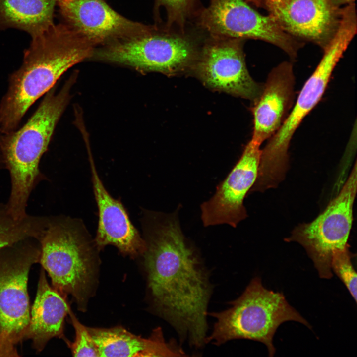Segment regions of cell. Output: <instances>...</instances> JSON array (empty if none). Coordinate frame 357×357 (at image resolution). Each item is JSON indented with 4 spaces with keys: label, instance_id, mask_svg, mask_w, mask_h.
I'll list each match as a JSON object with an SVG mask.
<instances>
[{
    "label": "cell",
    "instance_id": "25",
    "mask_svg": "<svg viewBox=\"0 0 357 357\" xmlns=\"http://www.w3.org/2000/svg\"><path fill=\"white\" fill-rule=\"evenodd\" d=\"M3 165V162L2 156H1L0 151V168L1 167H2V166Z\"/></svg>",
    "mask_w": 357,
    "mask_h": 357
},
{
    "label": "cell",
    "instance_id": "21",
    "mask_svg": "<svg viewBox=\"0 0 357 357\" xmlns=\"http://www.w3.org/2000/svg\"><path fill=\"white\" fill-rule=\"evenodd\" d=\"M353 255L349 249V246L344 249L333 252L331 268L340 279L348 290L355 302L357 297V273L352 263Z\"/></svg>",
    "mask_w": 357,
    "mask_h": 357
},
{
    "label": "cell",
    "instance_id": "8",
    "mask_svg": "<svg viewBox=\"0 0 357 357\" xmlns=\"http://www.w3.org/2000/svg\"><path fill=\"white\" fill-rule=\"evenodd\" d=\"M40 254L34 238L0 250V357L19 356L16 346L24 339L30 320L29 272Z\"/></svg>",
    "mask_w": 357,
    "mask_h": 357
},
{
    "label": "cell",
    "instance_id": "17",
    "mask_svg": "<svg viewBox=\"0 0 357 357\" xmlns=\"http://www.w3.org/2000/svg\"><path fill=\"white\" fill-rule=\"evenodd\" d=\"M100 357H181L182 349L174 341L167 342L160 328L148 338L129 332L121 327H87Z\"/></svg>",
    "mask_w": 357,
    "mask_h": 357
},
{
    "label": "cell",
    "instance_id": "9",
    "mask_svg": "<svg viewBox=\"0 0 357 357\" xmlns=\"http://www.w3.org/2000/svg\"><path fill=\"white\" fill-rule=\"evenodd\" d=\"M357 184L355 163L341 190L325 209L313 221L296 227L285 239L297 242L305 248L321 278L330 279L333 276V251L349 246Z\"/></svg>",
    "mask_w": 357,
    "mask_h": 357
},
{
    "label": "cell",
    "instance_id": "12",
    "mask_svg": "<svg viewBox=\"0 0 357 357\" xmlns=\"http://www.w3.org/2000/svg\"><path fill=\"white\" fill-rule=\"evenodd\" d=\"M251 140L236 165L217 187L214 195L201 205L205 227L228 224L235 228L247 217L243 205L257 177L261 150Z\"/></svg>",
    "mask_w": 357,
    "mask_h": 357
},
{
    "label": "cell",
    "instance_id": "2",
    "mask_svg": "<svg viewBox=\"0 0 357 357\" xmlns=\"http://www.w3.org/2000/svg\"><path fill=\"white\" fill-rule=\"evenodd\" d=\"M20 67L12 73L0 102V133L18 128L30 107L68 69L91 58L95 46L66 24H54L34 36Z\"/></svg>",
    "mask_w": 357,
    "mask_h": 357
},
{
    "label": "cell",
    "instance_id": "26",
    "mask_svg": "<svg viewBox=\"0 0 357 357\" xmlns=\"http://www.w3.org/2000/svg\"><path fill=\"white\" fill-rule=\"evenodd\" d=\"M252 0V1H258L259 0Z\"/></svg>",
    "mask_w": 357,
    "mask_h": 357
},
{
    "label": "cell",
    "instance_id": "10",
    "mask_svg": "<svg viewBox=\"0 0 357 357\" xmlns=\"http://www.w3.org/2000/svg\"><path fill=\"white\" fill-rule=\"evenodd\" d=\"M211 37L257 39L270 42L295 58L298 46L270 16L261 15L244 0H210L199 18Z\"/></svg>",
    "mask_w": 357,
    "mask_h": 357
},
{
    "label": "cell",
    "instance_id": "11",
    "mask_svg": "<svg viewBox=\"0 0 357 357\" xmlns=\"http://www.w3.org/2000/svg\"><path fill=\"white\" fill-rule=\"evenodd\" d=\"M191 68L207 86L253 102L263 89L248 72L241 39L211 37Z\"/></svg>",
    "mask_w": 357,
    "mask_h": 357
},
{
    "label": "cell",
    "instance_id": "19",
    "mask_svg": "<svg viewBox=\"0 0 357 357\" xmlns=\"http://www.w3.org/2000/svg\"><path fill=\"white\" fill-rule=\"evenodd\" d=\"M56 0H0V29L12 28L32 37L52 26Z\"/></svg>",
    "mask_w": 357,
    "mask_h": 357
},
{
    "label": "cell",
    "instance_id": "4",
    "mask_svg": "<svg viewBox=\"0 0 357 357\" xmlns=\"http://www.w3.org/2000/svg\"><path fill=\"white\" fill-rule=\"evenodd\" d=\"M38 241L39 262L53 287L63 296L71 295L84 307L94 283L95 253L83 225L66 217H49Z\"/></svg>",
    "mask_w": 357,
    "mask_h": 357
},
{
    "label": "cell",
    "instance_id": "7",
    "mask_svg": "<svg viewBox=\"0 0 357 357\" xmlns=\"http://www.w3.org/2000/svg\"><path fill=\"white\" fill-rule=\"evenodd\" d=\"M198 52L194 41L184 32L151 26L143 33L95 49L91 58L129 66L142 73L171 75L191 67Z\"/></svg>",
    "mask_w": 357,
    "mask_h": 357
},
{
    "label": "cell",
    "instance_id": "13",
    "mask_svg": "<svg viewBox=\"0 0 357 357\" xmlns=\"http://www.w3.org/2000/svg\"><path fill=\"white\" fill-rule=\"evenodd\" d=\"M66 24L95 46L132 37L151 26L128 19L103 0H56Z\"/></svg>",
    "mask_w": 357,
    "mask_h": 357
},
{
    "label": "cell",
    "instance_id": "18",
    "mask_svg": "<svg viewBox=\"0 0 357 357\" xmlns=\"http://www.w3.org/2000/svg\"><path fill=\"white\" fill-rule=\"evenodd\" d=\"M69 311L63 296L49 285L42 268L24 339H31L33 347L41 352L50 339L63 337L64 318Z\"/></svg>",
    "mask_w": 357,
    "mask_h": 357
},
{
    "label": "cell",
    "instance_id": "24",
    "mask_svg": "<svg viewBox=\"0 0 357 357\" xmlns=\"http://www.w3.org/2000/svg\"><path fill=\"white\" fill-rule=\"evenodd\" d=\"M334 6L338 8L341 5L352 3L355 0H328Z\"/></svg>",
    "mask_w": 357,
    "mask_h": 357
},
{
    "label": "cell",
    "instance_id": "16",
    "mask_svg": "<svg viewBox=\"0 0 357 357\" xmlns=\"http://www.w3.org/2000/svg\"><path fill=\"white\" fill-rule=\"evenodd\" d=\"M92 180L99 211L95 246L102 249L108 245L116 246L121 253L135 257L143 254L145 242L132 224L121 203L107 191L90 155Z\"/></svg>",
    "mask_w": 357,
    "mask_h": 357
},
{
    "label": "cell",
    "instance_id": "22",
    "mask_svg": "<svg viewBox=\"0 0 357 357\" xmlns=\"http://www.w3.org/2000/svg\"><path fill=\"white\" fill-rule=\"evenodd\" d=\"M196 0H155L156 8L163 7L167 12V28L176 25L184 31L187 19L189 16Z\"/></svg>",
    "mask_w": 357,
    "mask_h": 357
},
{
    "label": "cell",
    "instance_id": "3",
    "mask_svg": "<svg viewBox=\"0 0 357 357\" xmlns=\"http://www.w3.org/2000/svg\"><path fill=\"white\" fill-rule=\"evenodd\" d=\"M76 77L75 73L70 76L58 92L56 93L55 86L47 92L22 127L6 134L0 133V151L11 179L10 194L6 205L16 219L28 215L26 208L29 196L43 177L39 167L41 158L69 102Z\"/></svg>",
    "mask_w": 357,
    "mask_h": 357
},
{
    "label": "cell",
    "instance_id": "15",
    "mask_svg": "<svg viewBox=\"0 0 357 357\" xmlns=\"http://www.w3.org/2000/svg\"><path fill=\"white\" fill-rule=\"evenodd\" d=\"M295 85L291 63L282 62L270 71L260 95L253 102L252 141L261 145L279 129L295 103Z\"/></svg>",
    "mask_w": 357,
    "mask_h": 357
},
{
    "label": "cell",
    "instance_id": "20",
    "mask_svg": "<svg viewBox=\"0 0 357 357\" xmlns=\"http://www.w3.org/2000/svg\"><path fill=\"white\" fill-rule=\"evenodd\" d=\"M49 217L27 215L16 219L6 204L0 203V250L21 240L34 238L38 240L47 225Z\"/></svg>",
    "mask_w": 357,
    "mask_h": 357
},
{
    "label": "cell",
    "instance_id": "6",
    "mask_svg": "<svg viewBox=\"0 0 357 357\" xmlns=\"http://www.w3.org/2000/svg\"><path fill=\"white\" fill-rule=\"evenodd\" d=\"M354 35L351 28L341 25L325 48L322 58L302 87L287 118L261 150L258 170V177L261 181L276 184L284 179L292 137L303 119L320 100L337 63Z\"/></svg>",
    "mask_w": 357,
    "mask_h": 357
},
{
    "label": "cell",
    "instance_id": "23",
    "mask_svg": "<svg viewBox=\"0 0 357 357\" xmlns=\"http://www.w3.org/2000/svg\"><path fill=\"white\" fill-rule=\"evenodd\" d=\"M71 321L75 332L73 342L66 341L74 357H100L98 349L86 327L70 310Z\"/></svg>",
    "mask_w": 357,
    "mask_h": 357
},
{
    "label": "cell",
    "instance_id": "14",
    "mask_svg": "<svg viewBox=\"0 0 357 357\" xmlns=\"http://www.w3.org/2000/svg\"><path fill=\"white\" fill-rule=\"evenodd\" d=\"M264 2L270 16L284 31L324 48L339 23L341 11L328 0H264Z\"/></svg>",
    "mask_w": 357,
    "mask_h": 357
},
{
    "label": "cell",
    "instance_id": "1",
    "mask_svg": "<svg viewBox=\"0 0 357 357\" xmlns=\"http://www.w3.org/2000/svg\"><path fill=\"white\" fill-rule=\"evenodd\" d=\"M148 215L143 254L154 302L182 339L200 348L207 337L211 294L207 274L187 244L176 216Z\"/></svg>",
    "mask_w": 357,
    "mask_h": 357
},
{
    "label": "cell",
    "instance_id": "5",
    "mask_svg": "<svg viewBox=\"0 0 357 357\" xmlns=\"http://www.w3.org/2000/svg\"><path fill=\"white\" fill-rule=\"evenodd\" d=\"M230 305L227 309L209 314L216 322L205 343L219 346L234 339L252 340L265 344L269 356L273 357L275 353L273 338L282 323L295 321L311 328L282 293L264 288L258 277L251 280L241 295Z\"/></svg>",
    "mask_w": 357,
    "mask_h": 357
}]
</instances>
